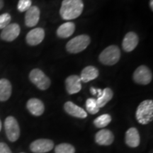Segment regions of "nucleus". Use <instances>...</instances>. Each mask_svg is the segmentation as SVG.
<instances>
[{"instance_id": "obj_16", "label": "nucleus", "mask_w": 153, "mask_h": 153, "mask_svg": "<svg viewBox=\"0 0 153 153\" xmlns=\"http://www.w3.org/2000/svg\"><path fill=\"white\" fill-rule=\"evenodd\" d=\"M64 109L69 115L73 117L85 118L87 116V113L83 108L74 104L72 101H67L64 104Z\"/></svg>"}, {"instance_id": "obj_17", "label": "nucleus", "mask_w": 153, "mask_h": 153, "mask_svg": "<svg viewBox=\"0 0 153 153\" xmlns=\"http://www.w3.org/2000/svg\"><path fill=\"white\" fill-rule=\"evenodd\" d=\"M138 36L134 32H128L124 37L122 42V47L126 52H131L138 44Z\"/></svg>"}, {"instance_id": "obj_29", "label": "nucleus", "mask_w": 153, "mask_h": 153, "mask_svg": "<svg viewBox=\"0 0 153 153\" xmlns=\"http://www.w3.org/2000/svg\"><path fill=\"white\" fill-rule=\"evenodd\" d=\"M4 7V1L3 0H0V10L3 8Z\"/></svg>"}, {"instance_id": "obj_12", "label": "nucleus", "mask_w": 153, "mask_h": 153, "mask_svg": "<svg viewBox=\"0 0 153 153\" xmlns=\"http://www.w3.org/2000/svg\"><path fill=\"white\" fill-rule=\"evenodd\" d=\"M65 88L69 94H74L82 89V81L79 76L70 75L65 80Z\"/></svg>"}, {"instance_id": "obj_24", "label": "nucleus", "mask_w": 153, "mask_h": 153, "mask_svg": "<svg viewBox=\"0 0 153 153\" xmlns=\"http://www.w3.org/2000/svg\"><path fill=\"white\" fill-rule=\"evenodd\" d=\"M55 153H75V148L69 143H61L55 148Z\"/></svg>"}, {"instance_id": "obj_10", "label": "nucleus", "mask_w": 153, "mask_h": 153, "mask_svg": "<svg viewBox=\"0 0 153 153\" xmlns=\"http://www.w3.org/2000/svg\"><path fill=\"white\" fill-rule=\"evenodd\" d=\"M41 11L36 6H31L27 11L25 15V24L28 27H33L37 25L39 22Z\"/></svg>"}, {"instance_id": "obj_15", "label": "nucleus", "mask_w": 153, "mask_h": 153, "mask_svg": "<svg viewBox=\"0 0 153 153\" xmlns=\"http://www.w3.org/2000/svg\"><path fill=\"white\" fill-rule=\"evenodd\" d=\"M26 108L30 114L35 116H41L45 111V106L43 101L36 98L30 99L27 101Z\"/></svg>"}, {"instance_id": "obj_5", "label": "nucleus", "mask_w": 153, "mask_h": 153, "mask_svg": "<svg viewBox=\"0 0 153 153\" xmlns=\"http://www.w3.org/2000/svg\"><path fill=\"white\" fill-rule=\"evenodd\" d=\"M30 82L41 90H46L51 86V82L48 76L40 69H33L29 74Z\"/></svg>"}, {"instance_id": "obj_8", "label": "nucleus", "mask_w": 153, "mask_h": 153, "mask_svg": "<svg viewBox=\"0 0 153 153\" xmlns=\"http://www.w3.org/2000/svg\"><path fill=\"white\" fill-rule=\"evenodd\" d=\"M54 148V143L50 139H38L30 145V150L33 153H46Z\"/></svg>"}, {"instance_id": "obj_18", "label": "nucleus", "mask_w": 153, "mask_h": 153, "mask_svg": "<svg viewBox=\"0 0 153 153\" xmlns=\"http://www.w3.org/2000/svg\"><path fill=\"white\" fill-rule=\"evenodd\" d=\"M99 70L95 67L89 65L86 67L82 70L81 72V76H79L81 81L85 82H89L92 80L97 79L99 76Z\"/></svg>"}, {"instance_id": "obj_22", "label": "nucleus", "mask_w": 153, "mask_h": 153, "mask_svg": "<svg viewBox=\"0 0 153 153\" xmlns=\"http://www.w3.org/2000/svg\"><path fill=\"white\" fill-rule=\"evenodd\" d=\"M111 122V116L109 114H105L95 118L94 120V125L98 128H104Z\"/></svg>"}, {"instance_id": "obj_14", "label": "nucleus", "mask_w": 153, "mask_h": 153, "mask_svg": "<svg viewBox=\"0 0 153 153\" xmlns=\"http://www.w3.org/2000/svg\"><path fill=\"white\" fill-rule=\"evenodd\" d=\"M126 144L130 148H137L140 143V136L136 128H130L126 132L125 135Z\"/></svg>"}, {"instance_id": "obj_28", "label": "nucleus", "mask_w": 153, "mask_h": 153, "mask_svg": "<svg viewBox=\"0 0 153 153\" xmlns=\"http://www.w3.org/2000/svg\"><path fill=\"white\" fill-rule=\"evenodd\" d=\"M90 91H91V94L96 95V96L97 95V89H95V88H94V87H91Z\"/></svg>"}, {"instance_id": "obj_23", "label": "nucleus", "mask_w": 153, "mask_h": 153, "mask_svg": "<svg viewBox=\"0 0 153 153\" xmlns=\"http://www.w3.org/2000/svg\"><path fill=\"white\" fill-rule=\"evenodd\" d=\"M86 108L88 113L90 114H96L99 111L100 108L98 106L97 103V99L94 98L88 99L86 101Z\"/></svg>"}, {"instance_id": "obj_32", "label": "nucleus", "mask_w": 153, "mask_h": 153, "mask_svg": "<svg viewBox=\"0 0 153 153\" xmlns=\"http://www.w3.org/2000/svg\"><path fill=\"white\" fill-rule=\"evenodd\" d=\"M21 153H24V152H21Z\"/></svg>"}, {"instance_id": "obj_19", "label": "nucleus", "mask_w": 153, "mask_h": 153, "mask_svg": "<svg viewBox=\"0 0 153 153\" xmlns=\"http://www.w3.org/2000/svg\"><path fill=\"white\" fill-rule=\"evenodd\" d=\"M12 92L11 82L7 79H0V101H6L10 98Z\"/></svg>"}, {"instance_id": "obj_31", "label": "nucleus", "mask_w": 153, "mask_h": 153, "mask_svg": "<svg viewBox=\"0 0 153 153\" xmlns=\"http://www.w3.org/2000/svg\"><path fill=\"white\" fill-rule=\"evenodd\" d=\"M1 120H0V131H1Z\"/></svg>"}, {"instance_id": "obj_21", "label": "nucleus", "mask_w": 153, "mask_h": 153, "mask_svg": "<svg viewBox=\"0 0 153 153\" xmlns=\"http://www.w3.org/2000/svg\"><path fill=\"white\" fill-rule=\"evenodd\" d=\"M113 97H114V92L111 89L108 87L105 88L104 90H102V94L101 95V97L97 99V103L98 106L99 108H102L106 106L107 103L111 100Z\"/></svg>"}, {"instance_id": "obj_1", "label": "nucleus", "mask_w": 153, "mask_h": 153, "mask_svg": "<svg viewBox=\"0 0 153 153\" xmlns=\"http://www.w3.org/2000/svg\"><path fill=\"white\" fill-rule=\"evenodd\" d=\"M84 9L82 0H63L60 14L64 20H72L82 14Z\"/></svg>"}, {"instance_id": "obj_25", "label": "nucleus", "mask_w": 153, "mask_h": 153, "mask_svg": "<svg viewBox=\"0 0 153 153\" xmlns=\"http://www.w3.org/2000/svg\"><path fill=\"white\" fill-rule=\"evenodd\" d=\"M31 0H19L17 5V9L20 12L26 11L31 7Z\"/></svg>"}, {"instance_id": "obj_2", "label": "nucleus", "mask_w": 153, "mask_h": 153, "mask_svg": "<svg viewBox=\"0 0 153 153\" xmlns=\"http://www.w3.org/2000/svg\"><path fill=\"white\" fill-rule=\"evenodd\" d=\"M135 117L139 123L147 125L153 119V101L145 100L137 106Z\"/></svg>"}, {"instance_id": "obj_30", "label": "nucleus", "mask_w": 153, "mask_h": 153, "mask_svg": "<svg viewBox=\"0 0 153 153\" xmlns=\"http://www.w3.org/2000/svg\"><path fill=\"white\" fill-rule=\"evenodd\" d=\"M150 7L151 8V10H153V0H150Z\"/></svg>"}, {"instance_id": "obj_20", "label": "nucleus", "mask_w": 153, "mask_h": 153, "mask_svg": "<svg viewBox=\"0 0 153 153\" xmlns=\"http://www.w3.org/2000/svg\"><path fill=\"white\" fill-rule=\"evenodd\" d=\"M75 30V25L73 22H66L59 26L57 30V35L62 38L70 37Z\"/></svg>"}, {"instance_id": "obj_11", "label": "nucleus", "mask_w": 153, "mask_h": 153, "mask_svg": "<svg viewBox=\"0 0 153 153\" xmlns=\"http://www.w3.org/2000/svg\"><path fill=\"white\" fill-rule=\"evenodd\" d=\"M114 141V134L108 129L100 130L95 135V142L99 145L108 146L111 145Z\"/></svg>"}, {"instance_id": "obj_3", "label": "nucleus", "mask_w": 153, "mask_h": 153, "mask_svg": "<svg viewBox=\"0 0 153 153\" xmlns=\"http://www.w3.org/2000/svg\"><path fill=\"white\" fill-rule=\"evenodd\" d=\"M120 51L116 45H112L105 48L99 55V61L105 65H114L120 60Z\"/></svg>"}, {"instance_id": "obj_13", "label": "nucleus", "mask_w": 153, "mask_h": 153, "mask_svg": "<svg viewBox=\"0 0 153 153\" xmlns=\"http://www.w3.org/2000/svg\"><path fill=\"white\" fill-rule=\"evenodd\" d=\"M45 31L42 28H36L30 30L26 35V42L28 45L35 46L43 41Z\"/></svg>"}, {"instance_id": "obj_7", "label": "nucleus", "mask_w": 153, "mask_h": 153, "mask_svg": "<svg viewBox=\"0 0 153 153\" xmlns=\"http://www.w3.org/2000/svg\"><path fill=\"white\" fill-rule=\"evenodd\" d=\"M133 79L137 84L147 85L152 79V74L147 66L141 65L137 68L133 73Z\"/></svg>"}, {"instance_id": "obj_4", "label": "nucleus", "mask_w": 153, "mask_h": 153, "mask_svg": "<svg viewBox=\"0 0 153 153\" xmlns=\"http://www.w3.org/2000/svg\"><path fill=\"white\" fill-rule=\"evenodd\" d=\"M91 42L90 37L87 35H79L70 40L67 43L66 49L70 53H79L88 47Z\"/></svg>"}, {"instance_id": "obj_27", "label": "nucleus", "mask_w": 153, "mask_h": 153, "mask_svg": "<svg viewBox=\"0 0 153 153\" xmlns=\"http://www.w3.org/2000/svg\"><path fill=\"white\" fill-rule=\"evenodd\" d=\"M0 153H12V152L6 143H0Z\"/></svg>"}, {"instance_id": "obj_9", "label": "nucleus", "mask_w": 153, "mask_h": 153, "mask_svg": "<svg viewBox=\"0 0 153 153\" xmlns=\"http://www.w3.org/2000/svg\"><path fill=\"white\" fill-rule=\"evenodd\" d=\"M20 26L19 24L14 23V24H9L8 26L3 28L1 31V37L3 41L7 42H11L14 41L20 34Z\"/></svg>"}, {"instance_id": "obj_6", "label": "nucleus", "mask_w": 153, "mask_h": 153, "mask_svg": "<svg viewBox=\"0 0 153 153\" xmlns=\"http://www.w3.org/2000/svg\"><path fill=\"white\" fill-rule=\"evenodd\" d=\"M4 129L7 138L11 142H15L20 136V128L16 118L8 116L4 121Z\"/></svg>"}, {"instance_id": "obj_26", "label": "nucleus", "mask_w": 153, "mask_h": 153, "mask_svg": "<svg viewBox=\"0 0 153 153\" xmlns=\"http://www.w3.org/2000/svg\"><path fill=\"white\" fill-rule=\"evenodd\" d=\"M11 20V15L8 13L0 15V29H3L10 24Z\"/></svg>"}]
</instances>
